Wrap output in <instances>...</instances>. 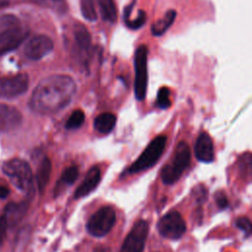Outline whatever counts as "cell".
I'll return each mask as SVG.
<instances>
[{
  "label": "cell",
  "instance_id": "cell-1",
  "mask_svg": "<svg viewBox=\"0 0 252 252\" xmlns=\"http://www.w3.org/2000/svg\"><path fill=\"white\" fill-rule=\"evenodd\" d=\"M75 81L68 75H51L34 88L30 107L41 115H51L65 108L76 94Z\"/></svg>",
  "mask_w": 252,
  "mask_h": 252
},
{
  "label": "cell",
  "instance_id": "cell-2",
  "mask_svg": "<svg viewBox=\"0 0 252 252\" xmlns=\"http://www.w3.org/2000/svg\"><path fill=\"white\" fill-rule=\"evenodd\" d=\"M191 159V152L186 142H179L172 159L161 169V179L164 184L176 182L188 167Z\"/></svg>",
  "mask_w": 252,
  "mask_h": 252
},
{
  "label": "cell",
  "instance_id": "cell-3",
  "mask_svg": "<svg viewBox=\"0 0 252 252\" xmlns=\"http://www.w3.org/2000/svg\"><path fill=\"white\" fill-rule=\"evenodd\" d=\"M3 172L21 191L29 193L32 190V172L29 163L21 158H12L2 165Z\"/></svg>",
  "mask_w": 252,
  "mask_h": 252
},
{
  "label": "cell",
  "instance_id": "cell-4",
  "mask_svg": "<svg viewBox=\"0 0 252 252\" xmlns=\"http://www.w3.org/2000/svg\"><path fill=\"white\" fill-rule=\"evenodd\" d=\"M0 32V56L18 48L29 35V29L11 17L8 24Z\"/></svg>",
  "mask_w": 252,
  "mask_h": 252
},
{
  "label": "cell",
  "instance_id": "cell-5",
  "mask_svg": "<svg viewBox=\"0 0 252 252\" xmlns=\"http://www.w3.org/2000/svg\"><path fill=\"white\" fill-rule=\"evenodd\" d=\"M166 145V137L157 136L144 150L141 156L128 168L129 173H137L153 166L162 155Z\"/></svg>",
  "mask_w": 252,
  "mask_h": 252
},
{
  "label": "cell",
  "instance_id": "cell-6",
  "mask_svg": "<svg viewBox=\"0 0 252 252\" xmlns=\"http://www.w3.org/2000/svg\"><path fill=\"white\" fill-rule=\"evenodd\" d=\"M115 221L116 214L114 210L109 206H104L93 214L87 223V229L91 235L101 237L110 231Z\"/></svg>",
  "mask_w": 252,
  "mask_h": 252
},
{
  "label": "cell",
  "instance_id": "cell-7",
  "mask_svg": "<svg viewBox=\"0 0 252 252\" xmlns=\"http://www.w3.org/2000/svg\"><path fill=\"white\" fill-rule=\"evenodd\" d=\"M148 47L146 45H140L135 52L134 66H135V81H134V93L138 100H144L147 93L148 85Z\"/></svg>",
  "mask_w": 252,
  "mask_h": 252
},
{
  "label": "cell",
  "instance_id": "cell-8",
  "mask_svg": "<svg viewBox=\"0 0 252 252\" xmlns=\"http://www.w3.org/2000/svg\"><path fill=\"white\" fill-rule=\"evenodd\" d=\"M159 234L168 239H179L185 233L186 224L181 215L176 211H171L164 215L157 224Z\"/></svg>",
  "mask_w": 252,
  "mask_h": 252
},
{
  "label": "cell",
  "instance_id": "cell-9",
  "mask_svg": "<svg viewBox=\"0 0 252 252\" xmlns=\"http://www.w3.org/2000/svg\"><path fill=\"white\" fill-rule=\"evenodd\" d=\"M148 233V222L144 220H138L126 236L119 252H143Z\"/></svg>",
  "mask_w": 252,
  "mask_h": 252
},
{
  "label": "cell",
  "instance_id": "cell-10",
  "mask_svg": "<svg viewBox=\"0 0 252 252\" xmlns=\"http://www.w3.org/2000/svg\"><path fill=\"white\" fill-rule=\"evenodd\" d=\"M29 88V76L18 74L0 78V96L15 97L23 94Z\"/></svg>",
  "mask_w": 252,
  "mask_h": 252
},
{
  "label": "cell",
  "instance_id": "cell-11",
  "mask_svg": "<svg viewBox=\"0 0 252 252\" xmlns=\"http://www.w3.org/2000/svg\"><path fill=\"white\" fill-rule=\"evenodd\" d=\"M53 49V41L44 34H38L32 37L24 48L25 55L31 60H39L46 56Z\"/></svg>",
  "mask_w": 252,
  "mask_h": 252
},
{
  "label": "cell",
  "instance_id": "cell-12",
  "mask_svg": "<svg viewBox=\"0 0 252 252\" xmlns=\"http://www.w3.org/2000/svg\"><path fill=\"white\" fill-rule=\"evenodd\" d=\"M22 120V114L16 107L0 102V133L17 129Z\"/></svg>",
  "mask_w": 252,
  "mask_h": 252
},
{
  "label": "cell",
  "instance_id": "cell-13",
  "mask_svg": "<svg viewBox=\"0 0 252 252\" xmlns=\"http://www.w3.org/2000/svg\"><path fill=\"white\" fill-rule=\"evenodd\" d=\"M195 156L202 162H211L214 160L215 152L212 138L206 132L201 133L195 143Z\"/></svg>",
  "mask_w": 252,
  "mask_h": 252
},
{
  "label": "cell",
  "instance_id": "cell-14",
  "mask_svg": "<svg viewBox=\"0 0 252 252\" xmlns=\"http://www.w3.org/2000/svg\"><path fill=\"white\" fill-rule=\"evenodd\" d=\"M100 180V169L97 166H93L86 174L83 182L75 191L74 197L76 199L82 198L90 194L99 183Z\"/></svg>",
  "mask_w": 252,
  "mask_h": 252
},
{
  "label": "cell",
  "instance_id": "cell-15",
  "mask_svg": "<svg viewBox=\"0 0 252 252\" xmlns=\"http://www.w3.org/2000/svg\"><path fill=\"white\" fill-rule=\"evenodd\" d=\"M74 40L80 51L88 53L91 48V35L87 28L82 24H77L73 31Z\"/></svg>",
  "mask_w": 252,
  "mask_h": 252
},
{
  "label": "cell",
  "instance_id": "cell-16",
  "mask_svg": "<svg viewBox=\"0 0 252 252\" xmlns=\"http://www.w3.org/2000/svg\"><path fill=\"white\" fill-rule=\"evenodd\" d=\"M116 124V116L110 112H104L95 117L94 128L100 134H107L112 131Z\"/></svg>",
  "mask_w": 252,
  "mask_h": 252
},
{
  "label": "cell",
  "instance_id": "cell-17",
  "mask_svg": "<svg viewBox=\"0 0 252 252\" xmlns=\"http://www.w3.org/2000/svg\"><path fill=\"white\" fill-rule=\"evenodd\" d=\"M27 210V205L25 203L22 204H9L4 211L3 216L5 217L8 226L16 224L25 215Z\"/></svg>",
  "mask_w": 252,
  "mask_h": 252
},
{
  "label": "cell",
  "instance_id": "cell-18",
  "mask_svg": "<svg viewBox=\"0 0 252 252\" xmlns=\"http://www.w3.org/2000/svg\"><path fill=\"white\" fill-rule=\"evenodd\" d=\"M50 173H51V161L48 158H44L41 160L36 171V184L40 192H42L46 187L50 178Z\"/></svg>",
  "mask_w": 252,
  "mask_h": 252
},
{
  "label": "cell",
  "instance_id": "cell-19",
  "mask_svg": "<svg viewBox=\"0 0 252 252\" xmlns=\"http://www.w3.org/2000/svg\"><path fill=\"white\" fill-rule=\"evenodd\" d=\"M175 16H176V12L174 10H168L161 19L158 20L155 24H153L152 26L153 34L161 35L162 33H164L174 22Z\"/></svg>",
  "mask_w": 252,
  "mask_h": 252
},
{
  "label": "cell",
  "instance_id": "cell-20",
  "mask_svg": "<svg viewBox=\"0 0 252 252\" xmlns=\"http://www.w3.org/2000/svg\"><path fill=\"white\" fill-rule=\"evenodd\" d=\"M99 12L104 21L114 23L117 19V10L113 0H97Z\"/></svg>",
  "mask_w": 252,
  "mask_h": 252
},
{
  "label": "cell",
  "instance_id": "cell-21",
  "mask_svg": "<svg viewBox=\"0 0 252 252\" xmlns=\"http://www.w3.org/2000/svg\"><path fill=\"white\" fill-rule=\"evenodd\" d=\"M79 175V170H78V167L75 166V165H72V166H69L67 167L63 172H62V175L60 177V179L58 180V183H57V186L55 187V190H59L61 189L64 185H71L75 182V180L77 179Z\"/></svg>",
  "mask_w": 252,
  "mask_h": 252
},
{
  "label": "cell",
  "instance_id": "cell-22",
  "mask_svg": "<svg viewBox=\"0 0 252 252\" xmlns=\"http://www.w3.org/2000/svg\"><path fill=\"white\" fill-rule=\"evenodd\" d=\"M85 121V113L81 109L74 110L71 115L68 117L66 121V129L68 130H74L80 128Z\"/></svg>",
  "mask_w": 252,
  "mask_h": 252
},
{
  "label": "cell",
  "instance_id": "cell-23",
  "mask_svg": "<svg viewBox=\"0 0 252 252\" xmlns=\"http://www.w3.org/2000/svg\"><path fill=\"white\" fill-rule=\"evenodd\" d=\"M81 10L85 19L91 22H94L96 20L97 15L94 8V0H82Z\"/></svg>",
  "mask_w": 252,
  "mask_h": 252
},
{
  "label": "cell",
  "instance_id": "cell-24",
  "mask_svg": "<svg viewBox=\"0 0 252 252\" xmlns=\"http://www.w3.org/2000/svg\"><path fill=\"white\" fill-rule=\"evenodd\" d=\"M38 5L52 9L58 13H64L67 10L65 0H33Z\"/></svg>",
  "mask_w": 252,
  "mask_h": 252
},
{
  "label": "cell",
  "instance_id": "cell-25",
  "mask_svg": "<svg viewBox=\"0 0 252 252\" xmlns=\"http://www.w3.org/2000/svg\"><path fill=\"white\" fill-rule=\"evenodd\" d=\"M171 104L169 98V90L167 88L159 89L157 96V105L159 108H167Z\"/></svg>",
  "mask_w": 252,
  "mask_h": 252
},
{
  "label": "cell",
  "instance_id": "cell-26",
  "mask_svg": "<svg viewBox=\"0 0 252 252\" xmlns=\"http://www.w3.org/2000/svg\"><path fill=\"white\" fill-rule=\"evenodd\" d=\"M235 225L242 230L246 235L250 234L251 231V222L248 218L246 217H240L235 220Z\"/></svg>",
  "mask_w": 252,
  "mask_h": 252
},
{
  "label": "cell",
  "instance_id": "cell-27",
  "mask_svg": "<svg viewBox=\"0 0 252 252\" xmlns=\"http://www.w3.org/2000/svg\"><path fill=\"white\" fill-rule=\"evenodd\" d=\"M146 22V14L144 11H139L137 17L135 18V20L127 23L126 25L130 28V29H139L140 27H142Z\"/></svg>",
  "mask_w": 252,
  "mask_h": 252
},
{
  "label": "cell",
  "instance_id": "cell-28",
  "mask_svg": "<svg viewBox=\"0 0 252 252\" xmlns=\"http://www.w3.org/2000/svg\"><path fill=\"white\" fill-rule=\"evenodd\" d=\"M215 197H216L217 205L220 210H224L228 207V201H227V198H226V196L223 192H221V191L217 192Z\"/></svg>",
  "mask_w": 252,
  "mask_h": 252
},
{
  "label": "cell",
  "instance_id": "cell-29",
  "mask_svg": "<svg viewBox=\"0 0 252 252\" xmlns=\"http://www.w3.org/2000/svg\"><path fill=\"white\" fill-rule=\"evenodd\" d=\"M8 223H7V220L5 219V217L2 215L0 217V245L2 244L5 236H6V232H7V229H8Z\"/></svg>",
  "mask_w": 252,
  "mask_h": 252
},
{
  "label": "cell",
  "instance_id": "cell-30",
  "mask_svg": "<svg viewBox=\"0 0 252 252\" xmlns=\"http://www.w3.org/2000/svg\"><path fill=\"white\" fill-rule=\"evenodd\" d=\"M94 252H111V249L108 247V246H103V245H100L98 247H96Z\"/></svg>",
  "mask_w": 252,
  "mask_h": 252
},
{
  "label": "cell",
  "instance_id": "cell-31",
  "mask_svg": "<svg viewBox=\"0 0 252 252\" xmlns=\"http://www.w3.org/2000/svg\"><path fill=\"white\" fill-rule=\"evenodd\" d=\"M8 194H9L8 188L1 186V187H0V198H2V199H3V198H6V197L8 196Z\"/></svg>",
  "mask_w": 252,
  "mask_h": 252
},
{
  "label": "cell",
  "instance_id": "cell-32",
  "mask_svg": "<svg viewBox=\"0 0 252 252\" xmlns=\"http://www.w3.org/2000/svg\"><path fill=\"white\" fill-rule=\"evenodd\" d=\"M9 2H10V0H0V8L6 7L9 4Z\"/></svg>",
  "mask_w": 252,
  "mask_h": 252
}]
</instances>
